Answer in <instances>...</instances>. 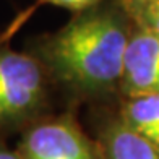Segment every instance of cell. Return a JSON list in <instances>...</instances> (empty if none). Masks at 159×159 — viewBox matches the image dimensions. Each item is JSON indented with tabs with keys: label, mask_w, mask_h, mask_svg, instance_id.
Segmentation results:
<instances>
[{
	"label": "cell",
	"mask_w": 159,
	"mask_h": 159,
	"mask_svg": "<svg viewBox=\"0 0 159 159\" xmlns=\"http://www.w3.org/2000/svg\"><path fill=\"white\" fill-rule=\"evenodd\" d=\"M133 18L122 0H101L67 25L28 41L55 91L68 106H104L120 99L124 57Z\"/></svg>",
	"instance_id": "1"
},
{
	"label": "cell",
	"mask_w": 159,
	"mask_h": 159,
	"mask_svg": "<svg viewBox=\"0 0 159 159\" xmlns=\"http://www.w3.org/2000/svg\"><path fill=\"white\" fill-rule=\"evenodd\" d=\"M101 0H36L33 5H30L28 8H25L23 11H20L18 15L15 16V20L10 23V26L2 33V36L5 39H11V36L15 34L21 26H23L28 20L31 18V15L39 8L41 5H54V7H59V8H65V10H70L71 13H80L89 7L99 3Z\"/></svg>",
	"instance_id": "7"
},
{
	"label": "cell",
	"mask_w": 159,
	"mask_h": 159,
	"mask_svg": "<svg viewBox=\"0 0 159 159\" xmlns=\"http://www.w3.org/2000/svg\"><path fill=\"white\" fill-rule=\"evenodd\" d=\"M151 93H159V36L133 25L124 57L120 98Z\"/></svg>",
	"instance_id": "5"
},
{
	"label": "cell",
	"mask_w": 159,
	"mask_h": 159,
	"mask_svg": "<svg viewBox=\"0 0 159 159\" xmlns=\"http://www.w3.org/2000/svg\"><path fill=\"white\" fill-rule=\"evenodd\" d=\"M115 107L130 128L159 148V93L120 98Z\"/></svg>",
	"instance_id": "6"
},
{
	"label": "cell",
	"mask_w": 159,
	"mask_h": 159,
	"mask_svg": "<svg viewBox=\"0 0 159 159\" xmlns=\"http://www.w3.org/2000/svg\"><path fill=\"white\" fill-rule=\"evenodd\" d=\"M128 13L132 15L135 25L159 36V0L143 5L140 8H135Z\"/></svg>",
	"instance_id": "8"
},
{
	"label": "cell",
	"mask_w": 159,
	"mask_h": 159,
	"mask_svg": "<svg viewBox=\"0 0 159 159\" xmlns=\"http://www.w3.org/2000/svg\"><path fill=\"white\" fill-rule=\"evenodd\" d=\"M0 159H21V156L18 154V151H13L5 144V141L0 136Z\"/></svg>",
	"instance_id": "9"
},
{
	"label": "cell",
	"mask_w": 159,
	"mask_h": 159,
	"mask_svg": "<svg viewBox=\"0 0 159 159\" xmlns=\"http://www.w3.org/2000/svg\"><path fill=\"white\" fill-rule=\"evenodd\" d=\"M16 151L21 159H102L94 138L78 122L73 106L28 125Z\"/></svg>",
	"instance_id": "3"
},
{
	"label": "cell",
	"mask_w": 159,
	"mask_h": 159,
	"mask_svg": "<svg viewBox=\"0 0 159 159\" xmlns=\"http://www.w3.org/2000/svg\"><path fill=\"white\" fill-rule=\"evenodd\" d=\"M8 42L0 33V136L23 132L50 114L55 93L42 63Z\"/></svg>",
	"instance_id": "2"
},
{
	"label": "cell",
	"mask_w": 159,
	"mask_h": 159,
	"mask_svg": "<svg viewBox=\"0 0 159 159\" xmlns=\"http://www.w3.org/2000/svg\"><path fill=\"white\" fill-rule=\"evenodd\" d=\"M122 2H124V5L127 7L128 11H132L135 8H140V7H143V5H148L151 2H156V0H122Z\"/></svg>",
	"instance_id": "10"
},
{
	"label": "cell",
	"mask_w": 159,
	"mask_h": 159,
	"mask_svg": "<svg viewBox=\"0 0 159 159\" xmlns=\"http://www.w3.org/2000/svg\"><path fill=\"white\" fill-rule=\"evenodd\" d=\"M91 128L102 159H159V148L122 120L115 102L93 106Z\"/></svg>",
	"instance_id": "4"
}]
</instances>
